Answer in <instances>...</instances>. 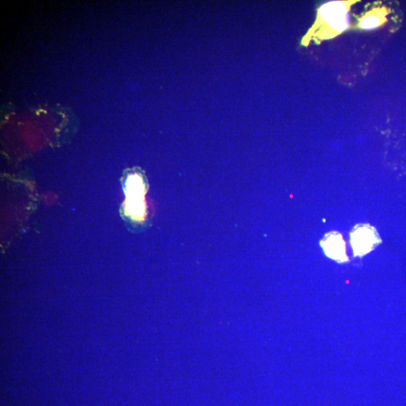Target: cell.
Returning <instances> with one entry per match:
<instances>
[{
	"mask_svg": "<svg viewBox=\"0 0 406 406\" xmlns=\"http://www.w3.org/2000/svg\"><path fill=\"white\" fill-rule=\"evenodd\" d=\"M348 2H330L319 9L317 24L322 27L320 37H333L348 27Z\"/></svg>",
	"mask_w": 406,
	"mask_h": 406,
	"instance_id": "obj_1",
	"label": "cell"
},
{
	"mask_svg": "<svg viewBox=\"0 0 406 406\" xmlns=\"http://www.w3.org/2000/svg\"><path fill=\"white\" fill-rule=\"evenodd\" d=\"M351 244L356 256H363L381 242L376 229L369 224H358L351 232Z\"/></svg>",
	"mask_w": 406,
	"mask_h": 406,
	"instance_id": "obj_2",
	"label": "cell"
},
{
	"mask_svg": "<svg viewBox=\"0 0 406 406\" xmlns=\"http://www.w3.org/2000/svg\"><path fill=\"white\" fill-rule=\"evenodd\" d=\"M320 245L328 258L339 263L348 261L346 254V242L339 232H330L320 241Z\"/></svg>",
	"mask_w": 406,
	"mask_h": 406,
	"instance_id": "obj_3",
	"label": "cell"
},
{
	"mask_svg": "<svg viewBox=\"0 0 406 406\" xmlns=\"http://www.w3.org/2000/svg\"><path fill=\"white\" fill-rule=\"evenodd\" d=\"M384 20L386 19H384L383 13H375L373 12L361 20L360 26L362 29L372 30L381 25Z\"/></svg>",
	"mask_w": 406,
	"mask_h": 406,
	"instance_id": "obj_4",
	"label": "cell"
}]
</instances>
